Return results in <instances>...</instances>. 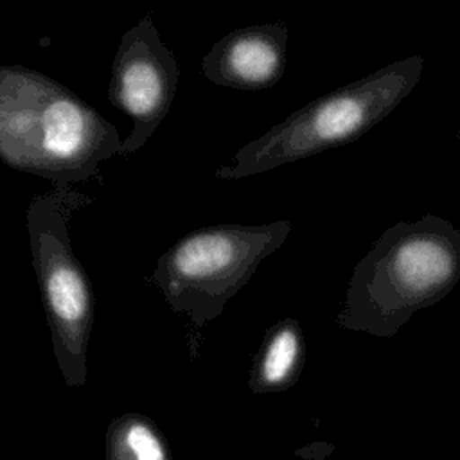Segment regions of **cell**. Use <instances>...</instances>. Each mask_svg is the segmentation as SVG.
<instances>
[{
	"label": "cell",
	"mask_w": 460,
	"mask_h": 460,
	"mask_svg": "<svg viewBox=\"0 0 460 460\" xmlns=\"http://www.w3.org/2000/svg\"><path fill=\"white\" fill-rule=\"evenodd\" d=\"M120 149L115 126L66 86L20 65L0 68V156L9 167L74 183Z\"/></svg>",
	"instance_id": "obj_1"
},
{
	"label": "cell",
	"mask_w": 460,
	"mask_h": 460,
	"mask_svg": "<svg viewBox=\"0 0 460 460\" xmlns=\"http://www.w3.org/2000/svg\"><path fill=\"white\" fill-rule=\"evenodd\" d=\"M460 280V230L426 214L386 228L356 264L340 327L392 338L420 309L446 298Z\"/></svg>",
	"instance_id": "obj_2"
},
{
	"label": "cell",
	"mask_w": 460,
	"mask_h": 460,
	"mask_svg": "<svg viewBox=\"0 0 460 460\" xmlns=\"http://www.w3.org/2000/svg\"><path fill=\"white\" fill-rule=\"evenodd\" d=\"M422 72L424 58L410 56L311 101L244 144L216 178H246L358 140L413 92Z\"/></svg>",
	"instance_id": "obj_3"
},
{
	"label": "cell",
	"mask_w": 460,
	"mask_h": 460,
	"mask_svg": "<svg viewBox=\"0 0 460 460\" xmlns=\"http://www.w3.org/2000/svg\"><path fill=\"white\" fill-rule=\"evenodd\" d=\"M92 198L70 187H54L32 198L27 210L32 266L52 336V349L68 386L86 383V350L93 325L92 284L72 252L68 225Z\"/></svg>",
	"instance_id": "obj_4"
},
{
	"label": "cell",
	"mask_w": 460,
	"mask_h": 460,
	"mask_svg": "<svg viewBox=\"0 0 460 460\" xmlns=\"http://www.w3.org/2000/svg\"><path fill=\"white\" fill-rule=\"evenodd\" d=\"M291 232L288 219L268 225H214L185 234L158 259L153 279L169 307L196 325L217 318L262 259Z\"/></svg>",
	"instance_id": "obj_5"
},
{
	"label": "cell",
	"mask_w": 460,
	"mask_h": 460,
	"mask_svg": "<svg viewBox=\"0 0 460 460\" xmlns=\"http://www.w3.org/2000/svg\"><path fill=\"white\" fill-rule=\"evenodd\" d=\"M180 68L151 16L128 29L113 58L108 101L133 120L120 156L140 149L172 106Z\"/></svg>",
	"instance_id": "obj_6"
},
{
	"label": "cell",
	"mask_w": 460,
	"mask_h": 460,
	"mask_svg": "<svg viewBox=\"0 0 460 460\" xmlns=\"http://www.w3.org/2000/svg\"><path fill=\"white\" fill-rule=\"evenodd\" d=\"M286 61V23H261L232 31L217 40L201 59V72L219 86L264 90L280 81Z\"/></svg>",
	"instance_id": "obj_7"
},
{
	"label": "cell",
	"mask_w": 460,
	"mask_h": 460,
	"mask_svg": "<svg viewBox=\"0 0 460 460\" xmlns=\"http://www.w3.org/2000/svg\"><path fill=\"white\" fill-rule=\"evenodd\" d=\"M305 363V340L302 327L293 318L271 325L253 358L248 386L252 394H271L291 388Z\"/></svg>",
	"instance_id": "obj_8"
},
{
	"label": "cell",
	"mask_w": 460,
	"mask_h": 460,
	"mask_svg": "<svg viewBox=\"0 0 460 460\" xmlns=\"http://www.w3.org/2000/svg\"><path fill=\"white\" fill-rule=\"evenodd\" d=\"M104 460H172L162 429L142 413L115 417L106 429Z\"/></svg>",
	"instance_id": "obj_9"
},
{
	"label": "cell",
	"mask_w": 460,
	"mask_h": 460,
	"mask_svg": "<svg viewBox=\"0 0 460 460\" xmlns=\"http://www.w3.org/2000/svg\"><path fill=\"white\" fill-rule=\"evenodd\" d=\"M456 138H458V140H460V129H458V131H456Z\"/></svg>",
	"instance_id": "obj_10"
}]
</instances>
